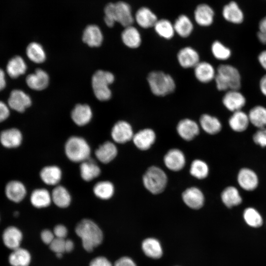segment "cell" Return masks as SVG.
Masks as SVG:
<instances>
[{"label": "cell", "mask_w": 266, "mask_h": 266, "mask_svg": "<svg viewBox=\"0 0 266 266\" xmlns=\"http://www.w3.org/2000/svg\"><path fill=\"white\" fill-rule=\"evenodd\" d=\"M75 232L81 239L84 249L90 252L102 243L103 233L98 225L90 219L82 220L76 225Z\"/></svg>", "instance_id": "obj_1"}, {"label": "cell", "mask_w": 266, "mask_h": 266, "mask_svg": "<svg viewBox=\"0 0 266 266\" xmlns=\"http://www.w3.org/2000/svg\"><path fill=\"white\" fill-rule=\"evenodd\" d=\"M104 18L106 25L112 27L115 22H118L123 27L132 26L134 21L130 5L125 1L109 3L104 10Z\"/></svg>", "instance_id": "obj_2"}, {"label": "cell", "mask_w": 266, "mask_h": 266, "mask_svg": "<svg viewBox=\"0 0 266 266\" xmlns=\"http://www.w3.org/2000/svg\"><path fill=\"white\" fill-rule=\"evenodd\" d=\"M214 80L219 91L238 90L241 87L240 74L237 68L230 65H220Z\"/></svg>", "instance_id": "obj_3"}, {"label": "cell", "mask_w": 266, "mask_h": 266, "mask_svg": "<svg viewBox=\"0 0 266 266\" xmlns=\"http://www.w3.org/2000/svg\"><path fill=\"white\" fill-rule=\"evenodd\" d=\"M147 80L151 92L158 97L168 95L173 93L176 88L173 77L163 71H151L147 75Z\"/></svg>", "instance_id": "obj_4"}, {"label": "cell", "mask_w": 266, "mask_h": 266, "mask_svg": "<svg viewBox=\"0 0 266 266\" xmlns=\"http://www.w3.org/2000/svg\"><path fill=\"white\" fill-rule=\"evenodd\" d=\"M65 151L67 158L75 163H82L89 159L91 152L86 140L77 136H71L67 140Z\"/></svg>", "instance_id": "obj_5"}, {"label": "cell", "mask_w": 266, "mask_h": 266, "mask_svg": "<svg viewBox=\"0 0 266 266\" xmlns=\"http://www.w3.org/2000/svg\"><path fill=\"white\" fill-rule=\"evenodd\" d=\"M114 81L113 74L106 71L99 70L93 75L92 85L96 97L100 100L105 101L111 97L109 85Z\"/></svg>", "instance_id": "obj_6"}, {"label": "cell", "mask_w": 266, "mask_h": 266, "mask_svg": "<svg viewBox=\"0 0 266 266\" xmlns=\"http://www.w3.org/2000/svg\"><path fill=\"white\" fill-rule=\"evenodd\" d=\"M167 181L166 173L157 166L149 167L143 176L144 187L153 194L162 192L166 187Z\"/></svg>", "instance_id": "obj_7"}, {"label": "cell", "mask_w": 266, "mask_h": 266, "mask_svg": "<svg viewBox=\"0 0 266 266\" xmlns=\"http://www.w3.org/2000/svg\"><path fill=\"white\" fill-rule=\"evenodd\" d=\"M7 105L11 109L22 113L32 104L30 97L23 91L20 89L12 90L7 100Z\"/></svg>", "instance_id": "obj_8"}, {"label": "cell", "mask_w": 266, "mask_h": 266, "mask_svg": "<svg viewBox=\"0 0 266 266\" xmlns=\"http://www.w3.org/2000/svg\"><path fill=\"white\" fill-rule=\"evenodd\" d=\"M133 132L131 125L127 121H119L112 128L111 136L117 143H126L133 139Z\"/></svg>", "instance_id": "obj_9"}, {"label": "cell", "mask_w": 266, "mask_h": 266, "mask_svg": "<svg viewBox=\"0 0 266 266\" xmlns=\"http://www.w3.org/2000/svg\"><path fill=\"white\" fill-rule=\"evenodd\" d=\"M179 65L184 68H194L200 61L198 51L191 46L180 49L177 54Z\"/></svg>", "instance_id": "obj_10"}, {"label": "cell", "mask_w": 266, "mask_h": 266, "mask_svg": "<svg viewBox=\"0 0 266 266\" xmlns=\"http://www.w3.org/2000/svg\"><path fill=\"white\" fill-rule=\"evenodd\" d=\"M225 107L233 112L241 110L246 103L244 95L238 90L227 91L222 98Z\"/></svg>", "instance_id": "obj_11"}, {"label": "cell", "mask_w": 266, "mask_h": 266, "mask_svg": "<svg viewBox=\"0 0 266 266\" xmlns=\"http://www.w3.org/2000/svg\"><path fill=\"white\" fill-rule=\"evenodd\" d=\"M176 130L182 138L190 141L198 135L200 132V127L198 124L193 120L185 118L178 122Z\"/></svg>", "instance_id": "obj_12"}, {"label": "cell", "mask_w": 266, "mask_h": 266, "mask_svg": "<svg viewBox=\"0 0 266 266\" xmlns=\"http://www.w3.org/2000/svg\"><path fill=\"white\" fill-rule=\"evenodd\" d=\"M194 17L196 23L201 27H208L213 23L214 11L213 8L206 3H200L196 7Z\"/></svg>", "instance_id": "obj_13"}, {"label": "cell", "mask_w": 266, "mask_h": 266, "mask_svg": "<svg viewBox=\"0 0 266 266\" xmlns=\"http://www.w3.org/2000/svg\"><path fill=\"white\" fill-rule=\"evenodd\" d=\"M193 68L195 76L199 82L207 83L215 79L216 69L209 62L200 61Z\"/></svg>", "instance_id": "obj_14"}, {"label": "cell", "mask_w": 266, "mask_h": 266, "mask_svg": "<svg viewBox=\"0 0 266 266\" xmlns=\"http://www.w3.org/2000/svg\"><path fill=\"white\" fill-rule=\"evenodd\" d=\"M5 194L9 200L18 203L25 198L27 194V190L25 185L21 182L18 180H11L5 186Z\"/></svg>", "instance_id": "obj_15"}, {"label": "cell", "mask_w": 266, "mask_h": 266, "mask_svg": "<svg viewBox=\"0 0 266 266\" xmlns=\"http://www.w3.org/2000/svg\"><path fill=\"white\" fill-rule=\"evenodd\" d=\"M237 180L241 188L248 191L255 190L259 183L256 173L248 168H243L239 170Z\"/></svg>", "instance_id": "obj_16"}, {"label": "cell", "mask_w": 266, "mask_h": 266, "mask_svg": "<svg viewBox=\"0 0 266 266\" xmlns=\"http://www.w3.org/2000/svg\"><path fill=\"white\" fill-rule=\"evenodd\" d=\"M132 140L137 148L141 150H146L154 143L156 134L151 129H144L134 134Z\"/></svg>", "instance_id": "obj_17"}, {"label": "cell", "mask_w": 266, "mask_h": 266, "mask_svg": "<svg viewBox=\"0 0 266 266\" xmlns=\"http://www.w3.org/2000/svg\"><path fill=\"white\" fill-rule=\"evenodd\" d=\"M23 136L18 129L10 128L2 131L0 133V142L4 147L14 148L22 143Z\"/></svg>", "instance_id": "obj_18"}, {"label": "cell", "mask_w": 266, "mask_h": 266, "mask_svg": "<svg viewBox=\"0 0 266 266\" xmlns=\"http://www.w3.org/2000/svg\"><path fill=\"white\" fill-rule=\"evenodd\" d=\"M164 161L167 168L177 171L182 169L185 165V157L183 153L178 149H172L165 155Z\"/></svg>", "instance_id": "obj_19"}, {"label": "cell", "mask_w": 266, "mask_h": 266, "mask_svg": "<svg viewBox=\"0 0 266 266\" xmlns=\"http://www.w3.org/2000/svg\"><path fill=\"white\" fill-rule=\"evenodd\" d=\"M184 203L194 209L200 208L203 205L204 198L202 192L198 188L193 187L187 189L182 194Z\"/></svg>", "instance_id": "obj_20"}, {"label": "cell", "mask_w": 266, "mask_h": 266, "mask_svg": "<svg viewBox=\"0 0 266 266\" xmlns=\"http://www.w3.org/2000/svg\"><path fill=\"white\" fill-rule=\"evenodd\" d=\"M49 78L48 74L43 70L38 68L34 73L29 74L26 82L29 88L41 91L45 89L48 85Z\"/></svg>", "instance_id": "obj_21"}, {"label": "cell", "mask_w": 266, "mask_h": 266, "mask_svg": "<svg viewBox=\"0 0 266 266\" xmlns=\"http://www.w3.org/2000/svg\"><path fill=\"white\" fill-rule=\"evenodd\" d=\"M134 18L137 25L143 29L153 28L158 20L157 15L150 8L145 6L139 8Z\"/></svg>", "instance_id": "obj_22"}, {"label": "cell", "mask_w": 266, "mask_h": 266, "mask_svg": "<svg viewBox=\"0 0 266 266\" xmlns=\"http://www.w3.org/2000/svg\"><path fill=\"white\" fill-rule=\"evenodd\" d=\"M117 153L116 145L111 141H106L99 146L96 150L95 154L100 162L107 164L116 157Z\"/></svg>", "instance_id": "obj_23"}, {"label": "cell", "mask_w": 266, "mask_h": 266, "mask_svg": "<svg viewBox=\"0 0 266 266\" xmlns=\"http://www.w3.org/2000/svg\"><path fill=\"white\" fill-rule=\"evenodd\" d=\"M23 238L21 231L14 226L7 227L3 232L2 240L5 246L12 250L20 247Z\"/></svg>", "instance_id": "obj_24"}, {"label": "cell", "mask_w": 266, "mask_h": 266, "mask_svg": "<svg viewBox=\"0 0 266 266\" xmlns=\"http://www.w3.org/2000/svg\"><path fill=\"white\" fill-rule=\"evenodd\" d=\"M121 39L126 46L132 49L139 47L142 42L140 33L133 25L125 28L121 33Z\"/></svg>", "instance_id": "obj_25"}, {"label": "cell", "mask_w": 266, "mask_h": 266, "mask_svg": "<svg viewBox=\"0 0 266 266\" xmlns=\"http://www.w3.org/2000/svg\"><path fill=\"white\" fill-rule=\"evenodd\" d=\"M71 117L77 125L84 126L89 123L92 118L91 108L86 104H77L71 112Z\"/></svg>", "instance_id": "obj_26"}, {"label": "cell", "mask_w": 266, "mask_h": 266, "mask_svg": "<svg viewBox=\"0 0 266 266\" xmlns=\"http://www.w3.org/2000/svg\"><path fill=\"white\" fill-rule=\"evenodd\" d=\"M224 18L230 23L239 24L243 22L244 14L238 5L232 1L225 5L222 10Z\"/></svg>", "instance_id": "obj_27"}, {"label": "cell", "mask_w": 266, "mask_h": 266, "mask_svg": "<svg viewBox=\"0 0 266 266\" xmlns=\"http://www.w3.org/2000/svg\"><path fill=\"white\" fill-rule=\"evenodd\" d=\"M82 40L90 47L100 46L103 40V35L100 29L97 25L88 26L83 32Z\"/></svg>", "instance_id": "obj_28"}, {"label": "cell", "mask_w": 266, "mask_h": 266, "mask_svg": "<svg viewBox=\"0 0 266 266\" xmlns=\"http://www.w3.org/2000/svg\"><path fill=\"white\" fill-rule=\"evenodd\" d=\"M27 69V65L24 60L20 56H15L11 58L6 66L7 74L13 79L17 78L25 74Z\"/></svg>", "instance_id": "obj_29"}, {"label": "cell", "mask_w": 266, "mask_h": 266, "mask_svg": "<svg viewBox=\"0 0 266 266\" xmlns=\"http://www.w3.org/2000/svg\"><path fill=\"white\" fill-rule=\"evenodd\" d=\"M39 175L45 184L55 186L60 181L62 172L60 168L56 166H48L42 168Z\"/></svg>", "instance_id": "obj_30"}, {"label": "cell", "mask_w": 266, "mask_h": 266, "mask_svg": "<svg viewBox=\"0 0 266 266\" xmlns=\"http://www.w3.org/2000/svg\"><path fill=\"white\" fill-rule=\"evenodd\" d=\"M141 248L145 255L151 259H160L163 255L161 244L156 238L149 237L145 239L142 242Z\"/></svg>", "instance_id": "obj_31"}, {"label": "cell", "mask_w": 266, "mask_h": 266, "mask_svg": "<svg viewBox=\"0 0 266 266\" xmlns=\"http://www.w3.org/2000/svg\"><path fill=\"white\" fill-rule=\"evenodd\" d=\"M175 33L182 38H187L192 33L194 25L190 18L185 14L180 15L173 23Z\"/></svg>", "instance_id": "obj_32"}, {"label": "cell", "mask_w": 266, "mask_h": 266, "mask_svg": "<svg viewBox=\"0 0 266 266\" xmlns=\"http://www.w3.org/2000/svg\"><path fill=\"white\" fill-rule=\"evenodd\" d=\"M250 123L248 114L242 110L233 112L229 119L230 128L236 132L245 131Z\"/></svg>", "instance_id": "obj_33"}, {"label": "cell", "mask_w": 266, "mask_h": 266, "mask_svg": "<svg viewBox=\"0 0 266 266\" xmlns=\"http://www.w3.org/2000/svg\"><path fill=\"white\" fill-rule=\"evenodd\" d=\"M101 170L96 163L89 159L81 163L80 172L81 178L85 181H90L98 177Z\"/></svg>", "instance_id": "obj_34"}, {"label": "cell", "mask_w": 266, "mask_h": 266, "mask_svg": "<svg viewBox=\"0 0 266 266\" xmlns=\"http://www.w3.org/2000/svg\"><path fill=\"white\" fill-rule=\"evenodd\" d=\"M30 201L32 204L36 208L46 207L52 201L51 194L45 189H36L32 192Z\"/></svg>", "instance_id": "obj_35"}, {"label": "cell", "mask_w": 266, "mask_h": 266, "mask_svg": "<svg viewBox=\"0 0 266 266\" xmlns=\"http://www.w3.org/2000/svg\"><path fill=\"white\" fill-rule=\"evenodd\" d=\"M200 125L203 130L210 134H215L220 132L222 124L215 116L208 114H203L200 118Z\"/></svg>", "instance_id": "obj_36"}, {"label": "cell", "mask_w": 266, "mask_h": 266, "mask_svg": "<svg viewBox=\"0 0 266 266\" xmlns=\"http://www.w3.org/2000/svg\"><path fill=\"white\" fill-rule=\"evenodd\" d=\"M52 201L60 208L68 207L71 202V196L68 190L64 186L58 185L52 190Z\"/></svg>", "instance_id": "obj_37"}, {"label": "cell", "mask_w": 266, "mask_h": 266, "mask_svg": "<svg viewBox=\"0 0 266 266\" xmlns=\"http://www.w3.org/2000/svg\"><path fill=\"white\" fill-rule=\"evenodd\" d=\"M8 260L12 266H29L31 261L30 252L20 247L13 250Z\"/></svg>", "instance_id": "obj_38"}, {"label": "cell", "mask_w": 266, "mask_h": 266, "mask_svg": "<svg viewBox=\"0 0 266 266\" xmlns=\"http://www.w3.org/2000/svg\"><path fill=\"white\" fill-rule=\"evenodd\" d=\"M248 115L250 123L258 129L266 127V107L255 106L250 110Z\"/></svg>", "instance_id": "obj_39"}, {"label": "cell", "mask_w": 266, "mask_h": 266, "mask_svg": "<svg viewBox=\"0 0 266 266\" xmlns=\"http://www.w3.org/2000/svg\"><path fill=\"white\" fill-rule=\"evenodd\" d=\"M153 28L160 37L166 40L171 39L175 33L173 23L166 19H158Z\"/></svg>", "instance_id": "obj_40"}, {"label": "cell", "mask_w": 266, "mask_h": 266, "mask_svg": "<svg viewBox=\"0 0 266 266\" xmlns=\"http://www.w3.org/2000/svg\"><path fill=\"white\" fill-rule=\"evenodd\" d=\"M221 197L224 204L230 208L240 204L242 200L238 190L233 186L225 188Z\"/></svg>", "instance_id": "obj_41"}, {"label": "cell", "mask_w": 266, "mask_h": 266, "mask_svg": "<svg viewBox=\"0 0 266 266\" xmlns=\"http://www.w3.org/2000/svg\"><path fill=\"white\" fill-rule=\"evenodd\" d=\"M28 58L33 62L40 64L46 59V54L42 46L39 43L33 42L30 43L26 48Z\"/></svg>", "instance_id": "obj_42"}, {"label": "cell", "mask_w": 266, "mask_h": 266, "mask_svg": "<svg viewBox=\"0 0 266 266\" xmlns=\"http://www.w3.org/2000/svg\"><path fill=\"white\" fill-rule=\"evenodd\" d=\"M93 192L95 196L101 200H108L113 195L114 187L108 181H101L97 182L94 186Z\"/></svg>", "instance_id": "obj_43"}, {"label": "cell", "mask_w": 266, "mask_h": 266, "mask_svg": "<svg viewBox=\"0 0 266 266\" xmlns=\"http://www.w3.org/2000/svg\"><path fill=\"white\" fill-rule=\"evenodd\" d=\"M243 218L245 222L252 227H260L263 223L261 214L256 209L253 207H248L244 210Z\"/></svg>", "instance_id": "obj_44"}, {"label": "cell", "mask_w": 266, "mask_h": 266, "mask_svg": "<svg viewBox=\"0 0 266 266\" xmlns=\"http://www.w3.org/2000/svg\"><path fill=\"white\" fill-rule=\"evenodd\" d=\"M190 172L195 177L202 179L208 174L209 168L206 163L200 160H195L191 164Z\"/></svg>", "instance_id": "obj_45"}, {"label": "cell", "mask_w": 266, "mask_h": 266, "mask_svg": "<svg viewBox=\"0 0 266 266\" xmlns=\"http://www.w3.org/2000/svg\"><path fill=\"white\" fill-rule=\"evenodd\" d=\"M212 55L215 58L220 61H225L231 56V50L219 41H215L211 47Z\"/></svg>", "instance_id": "obj_46"}, {"label": "cell", "mask_w": 266, "mask_h": 266, "mask_svg": "<svg viewBox=\"0 0 266 266\" xmlns=\"http://www.w3.org/2000/svg\"><path fill=\"white\" fill-rule=\"evenodd\" d=\"M66 239L55 237L53 240L49 244L50 249L56 254L63 253L65 251Z\"/></svg>", "instance_id": "obj_47"}, {"label": "cell", "mask_w": 266, "mask_h": 266, "mask_svg": "<svg viewBox=\"0 0 266 266\" xmlns=\"http://www.w3.org/2000/svg\"><path fill=\"white\" fill-rule=\"evenodd\" d=\"M254 142L261 147H266V127L259 130L253 136Z\"/></svg>", "instance_id": "obj_48"}, {"label": "cell", "mask_w": 266, "mask_h": 266, "mask_svg": "<svg viewBox=\"0 0 266 266\" xmlns=\"http://www.w3.org/2000/svg\"><path fill=\"white\" fill-rule=\"evenodd\" d=\"M257 37L262 43L266 44V16L264 17L259 23Z\"/></svg>", "instance_id": "obj_49"}, {"label": "cell", "mask_w": 266, "mask_h": 266, "mask_svg": "<svg viewBox=\"0 0 266 266\" xmlns=\"http://www.w3.org/2000/svg\"><path fill=\"white\" fill-rule=\"evenodd\" d=\"M89 266H113V265L106 258L99 256L93 259L91 261Z\"/></svg>", "instance_id": "obj_50"}, {"label": "cell", "mask_w": 266, "mask_h": 266, "mask_svg": "<svg viewBox=\"0 0 266 266\" xmlns=\"http://www.w3.org/2000/svg\"><path fill=\"white\" fill-rule=\"evenodd\" d=\"M53 233L55 237L65 239L67 234V229L64 225L59 224L55 227Z\"/></svg>", "instance_id": "obj_51"}, {"label": "cell", "mask_w": 266, "mask_h": 266, "mask_svg": "<svg viewBox=\"0 0 266 266\" xmlns=\"http://www.w3.org/2000/svg\"><path fill=\"white\" fill-rule=\"evenodd\" d=\"M9 108L7 104L0 100V123L6 120L9 117Z\"/></svg>", "instance_id": "obj_52"}, {"label": "cell", "mask_w": 266, "mask_h": 266, "mask_svg": "<svg viewBox=\"0 0 266 266\" xmlns=\"http://www.w3.org/2000/svg\"><path fill=\"white\" fill-rule=\"evenodd\" d=\"M40 236L42 241L48 245H49L55 237L53 232L48 229L42 231Z\"/></svg>", "instance_id": "obj_53"}, {"label": "cell", "mask_w": 266, "mask_h": 266, "mask_svg": "<svg viewBox=\"0 0 266 266\" xmlns=\"http://www.w3.org/2000/svg\"><path fill=\"white\" fill-rule=\"evenodd\" d=\"M113 266H137L134 261L130 257H123L118 259Z\"/></svg>", "instance_id": "obj_54"}, {"label": "cell", "mask_w": 266, "mask_h": 266, "mask_svg": "<svg viewBox=\"0 0 266 266\" xmlns=\"http://www.w3.org/2000/svg\"><path fill=\"white\" fill-rule=\"evenodd\" d=\"M258 58L262 67L266 70V50L261 52Z\"/></svg>", "instance_id": "obj_55"}, {"label": "cell", "mask_w": 266, "mask_h": 266, "mask_svg": "<svg viewBox=\"0 0 266 266\" xmlns=\"http://www.w3.org/2000/svg\"><path fill=\"white\" fill-rule=\"evenodd\" d=\"M6 81L4 71L0 68V92L6 87Z\"/></svg>", "instance_id": "obj_56"}, {"label": "cell", "mask_w": 266, "mask_h": 266, "mask_svg": "<svg viewBox=\"0 0 266 266\" xmlns=\"http://www.w3.org/2000/svg\"><path fill=\"white\" fill-rule=\"evenodd\" d=\"M260 89L262 93L266 96V74L264 75L260 81Z\"/></svg>", "instance_id": "obj_57"}, {"label": "cell", "mask_w": 266, "mask_h": 266, "mask_svg": "<svg viewBox=\"0 0 266 266\" xmlns=\"http://www.w3.org/2000/svg\"><path fill=\"white\" fill-rule=\"evenodd\" d=\"M74 243L70 239H66L65 242V251L70 252L72 251L74 248Z\"/></svg>", "instance_id": "obj_58"}]
</instances>
